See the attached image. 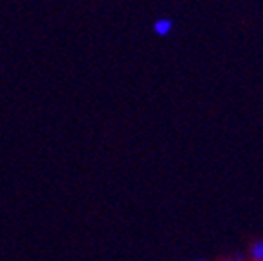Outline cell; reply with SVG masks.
<instances>
[{"instance_id": "1", "label": "cell", "mask_w": 263, "mask_h": 261, "mask_svg": "<svg viewBox=\"0 0 263 261\" xmlns=\"http://www.w3.org/2000/svg\"><path fill=\"white\" fill-rule=\"evenodd\" d=\"M172 21L170 18H159V21H156V24H154V31H156V35H159V37H166L170 31H172Z\"/></svg>"}, {"instance_id": "2", "label": "cell", "mask_w": 263, "mask_h": 261, "mask_svg": "<svg viewBox=\"0 0 263 261\" xmlns=\"http://www.w3.org/2000/svg\"><path fill=\"white\" fill-rule=\"evenodd\" d=\"M251 259L252 261H263V239H258L251 247Z\"/></svg>"}, {"instance_id": "3", "label": "cell", "mask_w": 263, "mask_h": 261, "mask_svg": "<svg viewBox=\"0 0 263 261\" xmlns=\"http://www.w3.org/2000/svg\"><path fill=\"white\" fill-rule=\"evenodd\" d=\"M223 261H239V259H223Z\"/></svg>"}]
</instances>
